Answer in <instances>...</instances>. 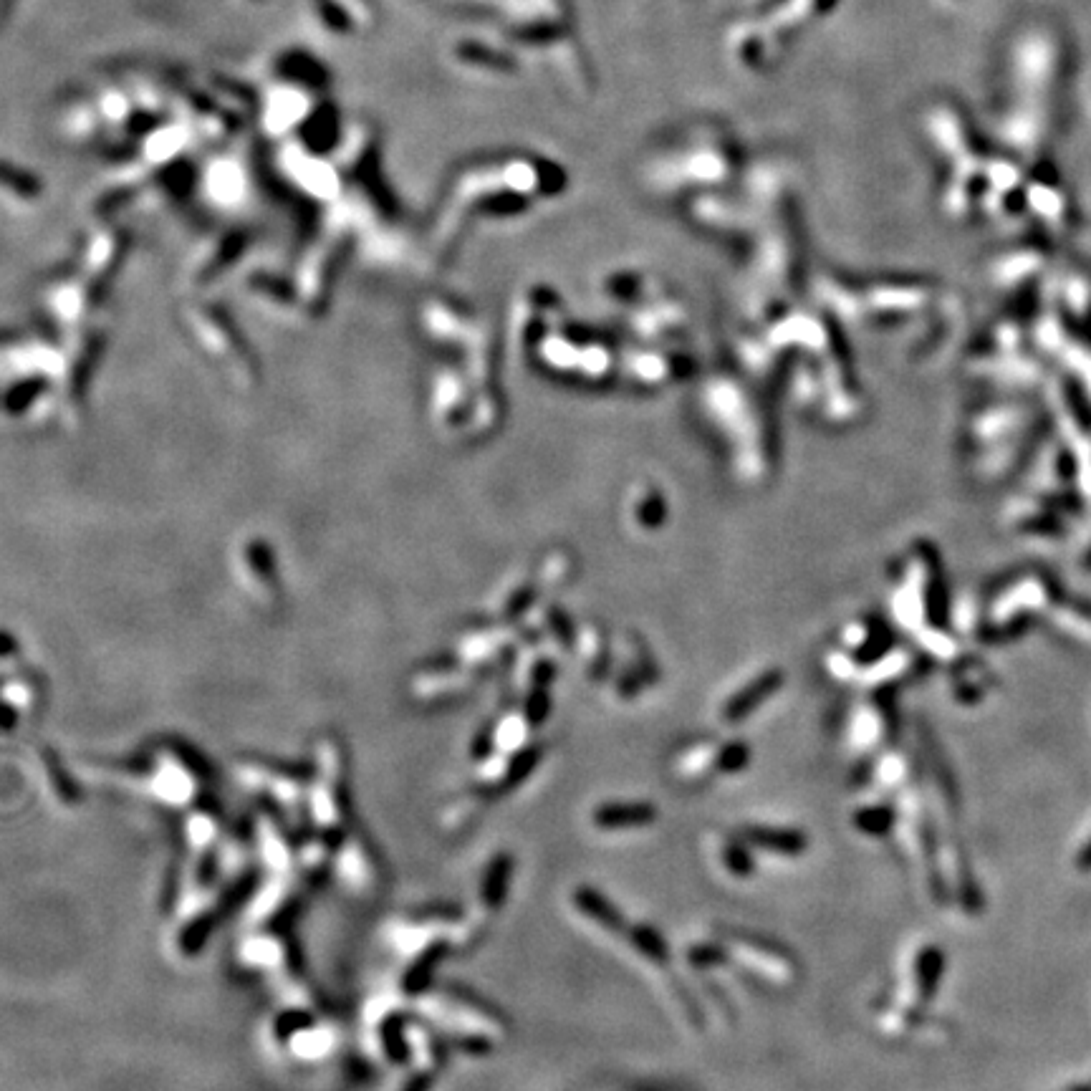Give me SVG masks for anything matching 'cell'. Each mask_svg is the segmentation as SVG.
<instances>
[{"mask_svg": "<svg viewBox=\"0 0 1091 1091\" xmlns=\"http://www.w3.org/2000/svg\"><path fill=\"white\" fill-rule=\"evenodd\" d=\"M657 809L652 804L632 801V804H604L594 811V824L602 829H629V826L652 824Z\"/></svg>", "mask_w": 1091, "mask_h": 1091, "instance_id": "obj_1", "label": "cell"}, {"mask_svg": "<svg viewBox=\"0 0 1091 1091\" xmlns=\"http://www.w3.org/2000/svg\"><path fill=\"white\" fill-rule=\"evenodd\" d=\"M746 841L763 852L783 854V857H799L806 849V836L796 829H766V826H751L746 829Z\"/></svg>", "mask_w": 1091, "mask_h": 1091, "instance_id": "obj_2", "label": "cell"}, {"mask_svg": "<svg viewBox=\"0 0 1091 1091\" xmlns=\"http://www.w3.org/2000/svg\"><path fill=\"white\" fill-rule=\"evenodd\" d=\"M778 682H781L778 680V675H763L761 680H756L751 687H746V690L740 692V695H735V698L728 703V708H725L723 713L725 720L738 723V720H743L746 715H751L753 710H756L758 705L768 698V695L776 692Z\"/></svg>", "mask_w": 1091, "mask_h": 1091, "instance_id": "obj_3", "label": "cell"}, {"mask_svg": "<svg viewBox=\"0 0 1091 1091\" xmlns=\"http://www.w3.org/2000/svg\"><path fill=\"white\" fill-rule=\"evenodd\" d=\"M574 902L586 917H591L594 922L604 925L607 930H619V927L624 925V920H622V915H619L617 907H614L612 902L607 900V897L599 895L594 887H579V889H576Z\"/></svg>", "mask_w": 1091, "mask_h": 1091, "instance_id": "obj_4", "label": "cell"}, {"mask_svg": "<svg viewBox=\"0 0 1091 1091\" xmlns=\"http://www.w3.org/2000/svg\"><path fill=\"white\" fill-rule=\"evenodd\" d=\"M513 877V859L508 854H501L490 862V867L485 869L483 877V900L488 902V907L498 910L503 905V900L508 897V887H511Z\"/></svg>", "mask_w": 1091, "mask_h": 1091, "instance_id": "obj_5", "label": "cell"}, {"mask_svg": "<svg viewBox=\"0 0 1091 1091\" xmlns=\"http://www.w3.org/2000/svg\"><path fill=\"white\" fill-rule=\"evenodd\" d=\"M541 746H528L523 748L521 753H516L511 761V766H508L506 776H503L501 781V791H511V788H516L518 783L526 781L528 776L533 773V768L538 766V761H541Z\"/></svg>", "mask_w": 1091, "mask_h": 1091, "instance_id": "obj_6", "label": "cell"}, {"mask_svg": "<svg viewBox=\"0 0 1091 1091\" xmlns=\"http://www.w3.org/2000/svg\"><path fill=\"white\" fill-rule=\"evenodd\" d=\"M629 937H632V942L637 945L639 953L647 955V958L655 960V963H665V960L670 958V950H667L665 937H662L660 932L655 930V927L637 925V927H632V930H629Z\"/></svg>", "mask_w": 1091, "mask_h": 1091, "instance_id": "obj_7", "label": "cell"}, {"mask_svg": "<svg viewBox=\"0 0 1091 1091\" xmlns=\"http://www.w3.org/2000/svg\"><path fill=\"white\" fill-rule=\"evenodd\" d=\"M940 968H942L940 953H937L935 948H927V953H922L920 963H917V980H920L922 998L932 996L937 978H940Z\"/></svg>", "mask_w": 1091, "mask_h": 1091, "instance_id": "obj_8", "label": "cell"}, {"mask_svg": "<svg viewBox=\"0 0 1091 1091\" xmlns=\"http://www.w3.org/2000/svg\"><path fill=\"white\" fill-rule=\"evenodd\" d=\"M854 824L859 826V831L864 834H884V831L892 826V811L887 806H872V809H864L854 816Z\"/></svg>", "mask_w": 1091, "mask_h": 1091, "instance_id": "obj_9", "label": "cell"}, {"mask_svg": "<svg viewBox=\"0 0 1091 1091\" xmlns=\"http://www.w3.org/2000/svg\"><path fill=\"white\" fill-rule=\"evenodd\" d=\"M751 763V748L746 746V743H740V740H735V743H728V746L720 751L718 756V771L723 773H738L743 771V768Z\"/></svg>", "mask_w": 1091, "mask_h": 1091, "instance_id": "obj_10", "label": "cell"}, {"mask_svg": "<svg viewBox=\"0 0 1091 1091\" xmlns=\"http://www.w3.org/2000/svg\"><path fill=\"white\" fill-rule=\"evenodd\" d=\"M725 864H728L730 872L735 874V877H751L753 874V857H751V849H746L743 844H738V841H730L728 847H725Z\"/></svg>", "mask_w": 1091, "mask_h": 1091, "instance_id": "obj_11", "label": "cell"}, {"mask_svg": "<svg viewBox=\"0 0 1091 1091\" xmlns=\"http://www.w3.org/2000/svg\"><path fill=\"white\" fill-rule=\"evenodd\" d=\"M526 718L531 725H541L543 720L549 718V698L543 692H533L526 703Z\"/></svg>", "mask_w": 1091, "mask_h": 1091, "instance_id": "obj_12", "label": "cell"}, {"mask_svg": "<svg viewBox=\"0 0 1091 1091\" xmlns=\"http://www.w3.org/2000/svg\"><path fill=\"white\" fill-rule=\"evenodd\" d=\"M690 960L695 965H713V963H720L723 960V950L720 948H713V945H700V948H695L690 953Z\"/></svg>", "mask_w": 1091, "mask_h": 1091, "instance_id": "obj_13", "label": "cell"}, {"mask_svg": "<svg viewBox=\"0 0 1091 1091\" xmlns=\"http://www.w3.org/2000/svg\"><path fill=\"white\" fill-rule=\"evenodd\" d=\"M1086 569H1091V549H1089V554H1086Z\"/></svg>", "mask_w": 1091, "mask_h": 1091, "instance_id": "obj_14", "label": "cell"}]
</instances>
